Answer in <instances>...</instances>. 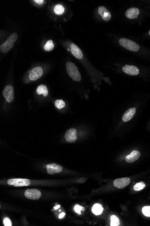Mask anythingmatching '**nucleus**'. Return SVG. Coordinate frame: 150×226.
I'll return each mask as SVG.
<instances>
[{"mask_svg": "<svg viewBox=\"0 0 150 226\" xmlns=\"http://www.w3.org/2000/svg\"><path fill=\"white\" fill-rule=\"evenodd\" d=\"M35 1L36 3L39 5L42 4L44 3L43 0H35V1Z\"/></svg>", "mask_w": 150, "mask_h": 226, "instance_id": "27", "label": "nucleus"}, {"mask_svg": "<svg viewBox=\"0 0 150 226\" xmlns=\"http://www.w3.org/2000/svg\"><path fill=\"white\" fill-rule=\"evenodd\" d=\"M65 215V213H62L61 214L59 215L58 217H59V219H62V218H63Z\"/></svg>", "mask_w": 150, "mask_h": 226, "instance_id": "28", "label": "nucleus"}, {"mask_svg": "<svg viewBox=\"0 0 150 226\" xmlns=\"http://www.w3.org/2000/svg\"><path fill=\"white\" fill-rule=\"evenodd\" d=\"M145 186L146 185L143 182H140L136 184L135 185L133 186V189L136 191H139L145 188Z\"/></svg>", "mask_w": 150, "mask_h": 226, "instance_id": "22", "label": "nucleus"}, {"mask_svg": "<svg viewBox=\"0 0 150 226\" xmlns=\"http://www.w3.org/2000/svg\"><path fill=\"white\" fill-rule=\"evenodd\" d=\"M65 139L69 143H73L77 139V131L76 129L71 128L68 129L65 135Z\"/></svg>", "mask_w": 150, "mask_h": 226, "instance_id": "7", "label": "nucleus"}, {"mask_svg": "<svg viewBox=\"0 0 150 226\" xmlns=\"http://www.w3.org/2000/svg\"><path fill=\"white\" fill-rule=\"evenodd\" d=\"M46 168L48 173L50 175L60 173L62 170V167L54 163L47 165Z\"/></svg>", "mask_w": 150, "mask_h": 226, "instance_id": "10", "label": "nucleus"}, {"mask_svg": "<svg viewBox=\"0 0 150 226\" xmlns=\"http://www.w3.org/2000/svg\"><path fill=\"white\" fill-rule=\"evenodd\" d=\"M122 70L124 73L129 75H136L139 73L138 68L133 65H125L123 67Z\"/></svg>", "mask_w": 150, "mask_h": 226, "instance_id": "11", "label": "nucleus"}, {"mask_svg": "<svg viewBox=\"0 0 150 226\" xmlns=\"http://www.w3.org/2000/svg\"><path fill=\"white\" fill-rule=\"evenodd\" d=\"M119 43L121 47L129 51L137 52L140 49L139 45L135 42L127 38H120L119 40Z\"/></svg>", "mask_w": 150, "mask_h": 226, "instance_id": "3", "label": "nucleus"}, {"mask_svg": "<svg viewBox=\"0 0 150 226\" xmlns=\"http://www.w3.org/2000/svg\"><path fill=\"white\" fill-rule=\"evenodd\" d=\"M44 50L47 52H50L53 50L54 48V44L52 40H49L47 42L46 44L44 45Z\"/></svg>", "mask_w": 150, "mask_h": 226, "instance_id": "19", "label": "nucleus"}, {"mask_svg": "<svg viewBox=\"0 0 150 226\" xmlns=\"http://www.w3.org/2000/svg\"><path fill=\"white\" fill-rule=\"evenodd\" d=\"M111 222L110 225L111 226H118L119 225V221L117 217L114 215L111 217Z\"/></svg>", "mask_w": 150, "mask_h": 226, "instance_id": "21", "label": "nucleus"}, {"mask_svg": "<svg viewBox=\"0 0 150 226\" xmlns=\"http://www.w3.org/2000/svg\"><path fill=\"white\" fill-rule=\"evenodd\" d=\"M3 224L5 226H11L12 223L10 219L5 218L3 220Z\"/></svg>", "mask_w": 150, "mask_h": 226, "instance_id": "26", "label": "nucleus"}, {"mask_svg": "<svg viewBox=\"0 0 150 226\" xmlns=\"http://www.w3.org/2000/svg\"><path fill=\"white\" fill-rule=\"evenodd\" d=\"M149 35H150V31H149Z\"/></svg>", "mask_w": 150, "mask_h": 226, "instance_id": "30", "label": "nucleus"}, {"mask_svg": "<svg viewBox=\"0 0 150 226\" xmlns=\"http://www.w3.org/2000/svg\"><path fill=\"white\" fill-rule=\"evenodd\" d=\"M130 183V178L128 177H123L115 179L113 182V185L118 189H123L128 186Z\"/></svg>", "mask_w": 150, "mask_h": 226, "instance_id": "8", "label": "nucleus"}, {"mask_svg": "<svg viewBox=\"0 0 150 226\" xmlns=\"http://www.w3.org/2000/svg\"><path fill=\"white\" fill-rule=\"evenodd\" d=\"M70 49L72 54L75 58L79 59H81L83 57L82 52L77 45L72 43L70 45Z\"/></svg>", "mask_w": 150, "mask_h": 226, "instance_id": "14", "label": "nucleus"}, {"mask_svg": "<svg viewBox=\"0 0 150 226\" xmlns=\"http://www.w3.org/2000/svg\"><path fill=\"white\" fill-rule=\"evenodd\" d=\"M55 104L56 107L59 109H61L62 108L64 107L65 106V102L62 99L56 100L55 102Z\"/></svg>", "mask_w": 150, "mask_h": 226, "instance_id": "23", "label": "nucleus"}, {"mask_svg": "<svg viewBox=\"0 0 150 226\" xmlns=\"http://www.w3.org/2000/svg\"><path fill=\"white\" fill-rule=\"evenodd\" d=\"M142 212L145 216L150 217V206H144L142 209Z\"/></svg>", "mask_w": 150, "mask_h": 226, "instance_id": "24", "label": "nucleus"}, {"mask_svg": "<svg viewBox=\"0 0 150 226\" xmlns=\"http://www.w3.org/2000/svg\"><path fill=\"white\" fill-rule=\"evenodd\" d=\"M2 95L8 103H11L14 100V90L13 86L7 85L5 87Z\"/></svg>", "mask_w": 150, "mask_h": 226, "instance_id": "5", "label": "nucleus"}, {"mask_svg": "<svg viewBox=\"0 0 150 226\" xmlns=\"http://www.w3.org/2000/svg\"><path fill=\"white\" fill-rule=\"evenodd\" d=\"M74 209H75V211L76 213H78L79 215H80L81 214V213H80V211H84L85 210V208H84V207H82V206H80L79 205H76V206H75V208H74Z\"/></svg>", "mask_w": 150, "mask_h": 226, "instance_id": "25", "label": "nucleus"}, {"mask_svg": "<svg viewBox=\"0 0 150 226\" xmlns=\"http://www.w3.org/2000/svg\"><path fill=\"white\" fill-rule=\"evenodd\" d=\"M7 183L15 187L27 186L30 185V181L28 179L14 178L9 180Z\"/></svg>", "mask_w": 150, "mask_h": 226, "instance_id": "4", "label": "nucleus"}, {"mask_svg": "<svg viewBox=\"0 0 150 226\" xmlns=\"http://www.w3.org/2000/svg\"><path fill=\"white\" fill-rule=\"evenodd\" d=\"M139 14V10L137 8L132 7L126 11L125 15L129 19L137 18Z\"/></svg>", "mask_w": 150, "mask_h": 226, "instance_id": "15", "label": "nucleus"}, {"mask_svg": "<svg viewBox=\"0 0 150 226\" xmlns=\"http://www.w3.org/2000/svg\"><path fill=\"white\" fill-rule=\"evenodd\" d=\"M60 206L59 205H57V206H55V207H54V209H55V210H56V209H59V208H60Z\"/></svg>", "mask_w": 150, "mask_h": 226, "instance_id": "29", "label": "nucleus"}, {"mask_svg": "<svg viewBox=\"0 0 150 226\" xmlns=\"http://www.w3.org/2000/svg\"><path fill=\"white\" fill-rule=\"evenodd\" d=\"M140 156V152L137 150H134L126 157L125 161L128 163H132L138 160Z\"/></svg>", "mask_w": 150, "mask_h": 226, "instance_id": "16", "label": "nucleus"}, {"mask_svg": "<svg viewBox=\"0 0 150 226\" xmlns=\"http://www.w3.org/2000/svg\"><path fill=\"white\" fill-rule=\"evenodd\" d=\"M98 12L101 15L103 19L105 21H109L111 19L112 15L111 13L104 6H101L98 9Z\"/></svg>", "mask_w": 150, "mask_h": 226, "instance_id": "13", "label": "nucleus"}, {"mask_svg": "<svg viewBox=\"0 0 150 226\" xmlns=\"http://www.w3.org/2000/svg\"><path fill=\"white\" fill-rule=\"evenodd\" d=\"M37 93L38 95H43L44 97H46L48 94V90L46 86L43 84H41L37 88Z\"/></svg>", "mask_w": 150, "mask_h": 226, "instance_id": "17", "label": "nucleus"}, {"mask_svg": "<svg viewBox=\"0 0 150 226\" xmlns=\"http://www.w3.org/2000/svg\"><path fill=\"white\" fill-rule=\"evenodd\" d=\"M18 35L16 33H14L9 36L7 41L0 46V50L3 53L9 52L14 47V43L17 41Z\"/></svg>", "mask_w": 150, "mask_h": 226, "instance_id": "2", "label": "nucleus"}, {"mask_svg": "<svg viewBox=\"0 0 150 226\" xmlns=\"http://www.w3.org/2000/svg\"><path fill=\"white\" fill-rule=\"evenodd\" d=\"M64 8L61 5H56L54 8V12L57 15H62L64 12Z\"/></svg>", "mask_w": 150, "mask_h": 226, "instance_id": "20", "label": "nucleus"}, {"mask_svg": "<svg viewBox=\"0 0 150 226\" xmlns=\"http://www.w3.org/2000/svg\"><path fill=\"white\" fill-rule=\"evenodd\" d=\"M43 73V71L41 67L39 66L34 67L29 74V78L31 80L35 81L41 77Z\"/></svg>", "mask_w": 150, "mask_h": 226, "instance_id": "9", "label": "nucleus"}, {"mask_svg": "<svg viewBox=\"0 0 150 226\" xmlns=\"http://www.w3.org/2000/svg\"><path fill=\"white\" fill-rule=\"evenodd\" d=\"M136 108H129L125 112L122 117V121L124 122H127L133 118L136 114Z\"/></svg>", "mask_w": 150, "mask_h": 226, "instance_id": "12", "label": "nucleus"}, {"mask_svg": "<svg viewBox=\"0 0 150 226\" xmlns=\"http://www.w3.org/2000/svg\"><path fill=\"white\" fill-rule=\"evenodd\" d=\"M41 192L37 189H27L25 191V196L30 200H39L41 196Z\"/></svg>", "mask_w": 150, "mask_h": 226, "instance_id": "6", "label": "nucleus"}, {"mask_svg": "<svg viewBox=\"0 0 150 226\" xmlns=\"http://www.w3.org/2000/svg\"><path fill=\"white\" fill-rule=\"evenodd\" d=\"M103 209L101 205L98 204H95L93 206L92 208V211L96 215H100L103 212Z\"/></svg>", "mask_w": 150, "mask_h": 226, "instance_id": "18", "label": "nucleus"}, {"mask_svg": "<svg viewBox=\"0 0 150 226\" xmlns=\"http://www.w3.org/2000/svg\"><path fill=\"white\" fill-rule=\"evenodd\" d=\"M66 66L69 76L75 81H80L82 79L81 75L75 64L71 62H68L66 63Z\"/></svg>", "mask_w": 150, "mask_h": 226, "instance_id": "1", "label": "nucleus"}]
</instances>
